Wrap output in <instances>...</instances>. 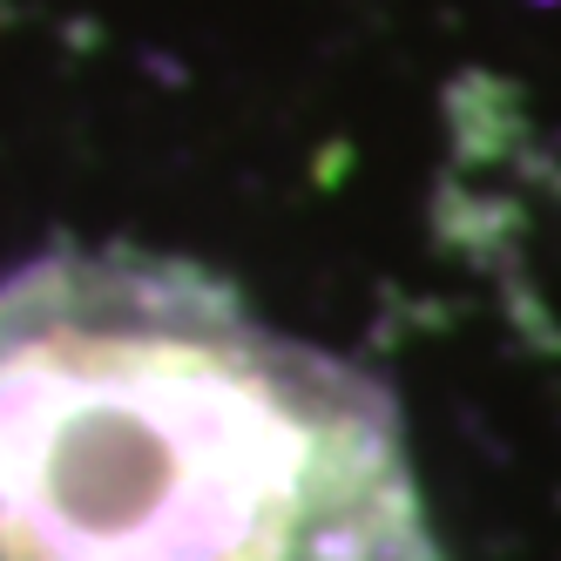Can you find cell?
<instances>
[{"mask_svg": "<svg viewBox=\"0 0 561 561\" xmlns=\"http://www.w3.org/2000/svg\"><path fill=\"white\" fill-rule=\"evenodd\" d=\"M0 561H439L392 407L170 264L0 277Z\"/></svg>", "mask_w": 561, "mask_h": 561, "instance_id": "obj_1", "label": "cell"}]
</instances>
